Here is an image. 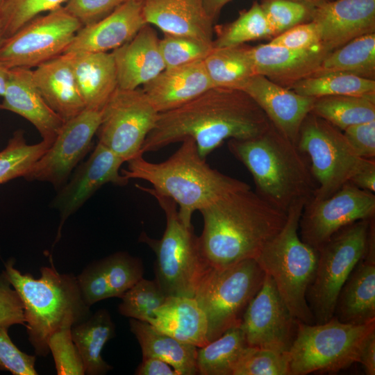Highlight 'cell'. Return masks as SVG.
Returning a JSON list of instances; mask_svg holds the SVG:
<instances>
[{
	"label": "cell",
	"mask_w": 375,
	"mask_h": 375,
	"mask_svg": "<svg viewBox=\"0 0 375 375\" xmlns=\"http://www.w3.org/2000/svg\"><path fill=\"white\" fill-rule=\"evenodd\" d=\"M256 74L288 88L314 75L331 52L322 44L305 49H292L261 44L249 48Z\"/></svg>",
	"instance_id": "cell-23"
},
{
	"label": "cell",
	"mask_w": 375,
	"mask_h": 375,
	"mask_svg": "<svg viewBox=\"0 0 375 375\" xmlns=\"http://www.w3.org/2000/svg\"><path fill=\"white\" fill-rule=\"evenodd\" d=\"M349 182L372 193L375 192V160L360 158Z\"/></svg>",
	"instance_id": "cell-51"
},
{
	"label": "cell",
	"mask_w": 375,
	"mask_h": 375,
	"mask_svg": "<svg viewBox=\"0 0 375 375\" xmlns=\"http://www.w3.org/2000/svg\"><path fill=\"white\" fill-rule=\"evenodd\" d=\"M310 20L317 26L320 43L332 51L375 33V0H331L313 9Z\"/></svg>",
	"instance_id": "cell-19"
},
{
	"label": "cell",
	"mask_w": 375,
	"mask_h": 375,
	"mask_svg": "<svg viewBox=\"0 0 375 375\" xmlns=\"http://www.w3.org/2000/svg\"><path fill=\"white\" fill-rule=\"evenodd\" d=\"M129 324L141 347L142 358L160 359L169 364L178 375L198 374L197 347L163 333L146 322L131 318Z\"/></svg>",
	"instance_id": "cell-31"
},
{
	"label": "cell",
	"mask_w": 375,
	"mask_h": 375,
	"mask_svg": "<svg viewBox=\"0 0 375 375\" xmlns=\"http://www.w3.org/2000/svg\"><path fill=\"white\" fill-rule=\"evenodd\" d=\"M126 1L67 0L63 7L83 26L102 19Z\"/></svg>",
	"instance_id": "cell-47"
},
{
	"label": "cell",
	"mask_w": 375,
	"mask_h": 375,
	"mask_svg": "<svg viewBox=\"0 0 375 375\" xmlns=\"http://www.w3.org/2000/svg\"><path fill=\"white\" fill-rule=\"evenodd\" d=\"M15 324L25 326L23 304L3 270L0 274V326Z\"/></svg>",
	"instance_id": "cell-48"
},
{
	"label": "cell",
	"mask_w": 375,
	"mask_h": 375,
	"mask_svg": "<svg viewBox=\"0 0 375 375\" xmlns=\"http://www.w3.org/2000/svg\"><path fill=\"white\" fill-rule=\"evenodd\" d=\"M308 201L294 202L287 212L285 224L255 259L274 281L283 301L299 322L315 324L306 299L317 264L318 251L303 242L299 223Z\"/></svg>",
	"instance_id": "cell-6"
},
{
	"label": "cell",
	"mask_w": 375,
	"mask_h": 375,
	"mask_svg": "<svg viewBox=\"0 0 375 375\" xmlns=\"http://www.w3.org/2000/svg\"><path fill=\"white\" fill-rule=\"evenodd\" d=\"M298 322L272 278L265 274L260 289L248 304L240 322L248 345L287 353L294 340Z\"/></svg>",
	"instance_id": "cell-16"
},
{
	"label": "cell",
	"mask_w": 375,
	"mask_h": 375,
	"mask_svg": "<svg viewBox=\"0 0 375 375\" xmlns=\"http://www.w3.org/2000/svg\"><path fill=\"white\" fill-rule=\"evenodd\" d=\"M124 162L122 158L98 142L88 158L76 167L51 203V206L58 210L60 218L53 245L59 241L67 218L101 186L106 183L119 186L128 184L129 180L120 171Z\"/></svg>",
	"instance_id": "cell-17"
},
{
	"label": "cell",
	"mask_w": 375,
	"mask_h": 375,
	"mask_svg": "<svg viewBox=\"0 0 375 375\" xmlns=\"http://www.w3.org/2000/svg\"><path fill=\"white\" fill-rule=\"evenodd\" d=\"M333 72L374 80L375 33L356 38L331 51L314 75Z\"/></svg>",
	"instance_id": "cell-35"
},
{
	"label": "cell",
	"mask_w": 375,
	"mask_h": 375,
	"mask_svg": "<svg viewBox=\"0 0 375 375\" xmlns=\"http://www.w3.org/2000/svg\"><path fill=\"white\" fill-rule=\"evenodd\" d=\"M240 90L258 105L279 133L297 144L315 98L299 94L259 74L251 76Z\"/></svg>",
	"instance_id": "cell-18"
},
{
	"label": "cell",
	"mask_w": 375,
	"mask_h": 375,
	"mask_svg": "<svg viewBox=\"0 0 375 375\" xmlns=\"http://www.w3.org/2000/svg\"><path fill=\"white\" fill-rule=\"evenodd\" d=\"M142 260L126 251H118L87 265L76 276L85 303L119 297L143 278Z\"/></svg>",
	"instance_id": "cell-20"
},
{
	"label": "cell",
	"mask_w": 375,
	"mask_h": 375,
	"mask_svg": "<svg viewBox=\"0 0 375 375\" xmlns=\"http://www.w3.org/2000/svg\"><path fill=\"white\" fill-rule=\"evenodd\" d=\"M146 24L142 1L126 0L99 21L82 26L65 53L110 52L130 40Z\"/></svg>",
	"instance_id": "cell-21"
},
{
	"label": "cell",
	"mask_w": 375,
	"mask_h": 375,
	"mask_svg": "<svg viewBox=\"0 0 375 375\" xmlns=\"http://www.w3.org/2000/svg\"><path fill=\"white\" fill-rule=\"evenodd\" d=\"M260 6L274 36L310 19L312 10L291 0H265Z\"/></svg>",
	"instance_id": "cell-45"
},
{
	"label": "cell",
	"mask_w": 375,
	"mask_h": 375,
	"mask_svg": "<svg viewBox=\"0 0 375 375\" xmlns=\"http://www.w3.org/2000/svg\"><path fill=\"white\" fill-rule=\"evenodd\" d=\"M230 1L231 0H203L206 12L213 20Z\"/></svg>",
	"instance_id": "cell-54"
},
{
	"label": "cell",
	"mask_w": 375,
	"mask_h": 375,
	"mask_svg": "<svg viewBox=\"0 0 375 375\" xmlns=\"http://www.w3.org/2000/svg\"><path fill=\"white\" fill-rule=\"evenodd\" d=\"M334 317L354 325L375 322V227L372 220L367 250L343 284Z\"/></svg>",
	"instance_id": "cell-22"
},
{
	"label": "cell",
	"mask_w": 375,
	"mask_h": 375,
	"mask_svg": "<svg viewBox=\"0 0 375 375\" xmlns=\"http://www.w3.org/2000/svg\"><path fill=\"white\" fill-rule=\"evenodd\" d=\"M343 133L359 158L374 159L375 120L351 126Z\"/></svg>",
	"instance_id": "cell-50"
},
{
	"label": "cell",
	"mask_w": 375,
	"mask_h": 375,
	"mask_svg": "<svg viewBox=\"0 0 375 375\" xmlns=\"http://www.w3.org/2000/svg\"><path fill=\"white\" fill-rule=\"evenodd\" d=\"M291 1L303 4L305 6L313 10L330 1L331 0H291Z\"/></svg>",
	"instance_id": "cell-56"
},
{
	"label": "cell",
	"mask_w": 375,
	"mask_h": 375,
	"mask_svg": "<svg viewBox=\"0 0 375 375\" xmlns=\"http://www.w3.org/2000/svg\"><path fill=\"white\" fill-rule=\"evenodd\" d=\"M71 328V326H62L49 338V349L58 375L85 374L83 360L73 341Z\"/></svg>",
	"instance_id": "cell-44"
},
{
	"label": "cell",
	"mask_w": 375,
	"mask_h": 375,
	"mask_svg": "<svg viewBox=\"0 0 375 375\" xmlns=\"http://www.w3.org/2000/svg\"><path fill=\"white\" fill-rule=\"evenodd\" d=\"M214 88L203 60L165 69L142 88L158 112L176 108Z\"/></svg>",
	"instance_id": "cell-27"
},
{
	"label": "cell",
	"mask_w": 375,
	"mask_h": 375,
	"mask_svg": "<svg viewBox=\"0 0 375 375\" xmlns=\"http://www.w3.org/2000/svg\"><path fill=\"white\" fill-rule=\"evenodd\" d=\"M159 41L156 32L146 24L130 40L111 51L118 88L136 89L165 69Z\"/></svg>",
	"instance_id": "cell-25"
},
{
	"label": "cell",
	"mask_w": 375,
	"mask_h": 375,
	"mask_svg": "<svg viewBox=\"0 0 375 375\" xmlns=\"http://www.w3.org/2000/svg\"><path fill=\"white\" fill-rule=\"evenodd\" d=\"M67 0H5L0 7L6 38L44 12H49Z\"/></svg>",
	"instance_id": "cell-43"
},
{
	"label": "cell",
	"mask_w": 375,
	"mask_h": 375,
	"mask_svg": "<svg viewBox=\"0 0 375 375\" xmlns=\"http://www.w3.org/2000/svg\"><path fill=\"white\" fill-rule=\"evenodd\" d=\"M375 329V322L364 325L343 323L335 317L322 324L298 322L294 340L287 352L290 375L337 372L358 362L361 346Z\"/></svg>",
	"instance_id": "cell-9"
},
{
	"label": "cell",
	"mask_w": 375,
	"mask_h": 375,
	"mask_svg": "<svg viewBox=\"0 0 375 375\" xmlns=\"http://www.w3.org/2000/svg\"><path fill=\"white\" fill-rule=\"evenodd\" d=\"M269 36H274L273 31L260 4L255 1L235 21L220 28L216 40H213V47H235Z\"/></svg>",
	"instance_id": "cell-39"
},
{
	"label": "cell",
	"mask_w": 375,
	"mask_h": 375,
	"mask_svg": "<svg viewBox=\"0 0 375 375\" xmlns=\"http://www.w3.org/2000/svg\"><path fill=\"white\" fill-rule=\"evenodd\" d=\"M148 323L163 333L197 347L209 342L206 317L194 297H167Z\"/></svg>",
	"instance_id": "cell-30"
},
{
	"label": "cell",
	"mask_w": 375,
	"mask_h": 375,
	"mask_svg": "<svg viewBox=\"0 0 375 375\" xmlns=\"http://www.w3.org/2000/svg\"><path fill=\"white\" fill-rule=\"evenodd\" d=\"M137 375H178L175 369L167 362L151 357L142 358L137 367Z\"/></svg>",
	"instance_id": "cell-52"
},
{
	"label": "cell",
	"mask_w": 375,
	"mask_h": 375,
	"mask_svg": "<svg viewBox=\"0 0 375 375\" xmlns=\"http://www.w3.org/2000/svg\"><path fill=\"white\" fill-rule=\"evenodd\" d=\"M10 258L5 263V272L18 293L24 308L28 339L36 356L50 353L49 338L62 326H72L91 314L81 294L76 276L60 273L50 256V266L40 268V276L22 274Z\"/></svg>",
	"instance_id": "cell-5"
},
{
	"label": "cell",
	"mask_w": 375,
	"mask_h": 375,
	"mask_svg": "<svg viewBox=\"0 0 375 375\" xmlns=\"http://www.w3.org/2000/svg\"><path fill=\"white\" fill-rule=\"evenodd\" d=\"M265 273L255 259L224 267L210 265L194 298L208 322V342L241 322L248 304L260 289Z\"/></svg>",
	"instance_id": "cell-8"
},
{
	"label": "cell",
	"mask_w": 375,
	"mask_h": 375,
	"mask_svg": "<svg viewBox=\"0 0 375 375\" xmlns=\"http://www.w3.org/2000/svg\"><path fill=\"white\" fill-rule=\"evenodd\" d=\"M4 1H5V0H0V7H1V5L3 4V3Z\"/></svg>",
	"instance_id": "cell-58"
},
{
	"label": "cell",
	"mask_w": 375,
	"mask_h": 375,
	"mask_svg": "<svg viewBox=\"0 0 375 375\" xmlns=\"http://www.w3.org/2000/svg\"><path fill=\"white\" fill-rule=\"evenodd\" d=\"M82 26L63 6L38 15L5 38L0 62L9 69L35 68L64 53Z\"/></svg>",
	"instance_id": "cell-12"
},
{
	"label": "cell",
	"mask_w": 375,
	"mask_h": 375,
	"mask_svg": "<svg viewBox=\"0 0 375 375\" xmlns=\"http://www.w3.org/2000/svg\"><path fill=\"white\" fill-rule=\"evenodd\" d=\"M250 47L214 48L203 60L213 87L240 90L256 74Z\"/></svg>",
	"instance_id": "cell-33"
},
{
	"label": "cell",
	"mask_w": 375,
	"mask_h": 375,
	"mask_svg": "<svg viewBox=\"0 0 375 375\" xmlns=\"http://www.w3.org/2000/svg\"><path fill=\"white\" fill-rule=\"evenodd\" d=\"M233 375H290L288 354L248 346Z\"/></svg>",
	"instance_id": "cell-42"
},
{
	"label": "cell",
	"mask_w": 375,
	"mask_h": 375,
	"mask_svg": "<svg viewBox=\"0 0 375 375\" xmlns=\"http://www.w3.org/2000/svg\"><path fill=\"white\" fill-rule=\"evenodd\" d=\"M311 113L343 131L375 120V99L352 95L322 97L315 98Z\"/></svg>",
	"instance_id": "cell-36"
},
{
	"label": "cell",
	"mask_w": 375,
	"mask_h": 375,
	"mask_svg": "<svg viewBox=\"0 0 375 375\" xmlns=\"http://www.w3.org/2000/svg\"><path fill=\"white\" fill-rule=\"evenodd\" d=\"M136 1H143L144 0H136Z\"/></svg>",
	"instance_id": "cell-59"
},
{
	"label": "cell",
	"mask_w": 375,
	"mask_h": 375,
	"mask_svg": "<svg viewBox=\"0 0 375 375\" xmlns=\"http://www.w3.org/2000/svg\"><path fill=\"white\" fill-rule=\"evenodd\" d=\"M32 76L47 103L65 122L85 108L67 53L38 66Z\"/></svg>",
	"instance_id": "cell-28"
},
{
	"label": "cell",
	"mask_w": 375,
	"mask_h": 375,
	"mask_svg": "<svg viewBox=\"0 0 375 375\" xmlns=\"http://www.w3.org/2000/svg\"><path fill=\"white\" fill-rule=\"evenodd\" d=\"M158 201L166 217V228L160 240L142 233L140 240L156 254L155 281L167 297H194L203 275L210 266L200 251L193 227L179 217L177 204L170 198L144 191Z\"/></svg>",
	"instance_id": "cell-7"
},
{
	"label": "cell",
	"mask_w": 375,
	"mask_h": 375,
	"mask_svg": "<svg viewBox=\"0 0 375 375\" xmlns=\"http://www.w3.org/2000/svg\"><path fill=\"white\" fill-rule=\"evenodd\" d=\"M180 147L167 160L156 163L139 155L128 161L121 174L128 180L141 179L152 188L137 185L142 191H151L172 199L178 206L183 223L192 226L193 213L200 211L231 192L249 188L244 181L212 168L201 157L194 141L183 140Z\"/></svg>",
	"instance_id": "cell-3"
},
{
	"label": "cell",
	"mask_w": 375,
	"mask_h": 375,
	"mask_svg": "<svg viewBox=\"0 0 375 375\" xmlns=\"http://www.w3.org/2000/svg\"><path fill=\"white\" fill-rule=\"evenodd\" d=\"M65 53L69 55L85 108L101 110L118 88L117 69L111 51Z\"/></svg>",
	"instance_id": "cell-29"
},
{
	"label": "cell",
	"mask_w": 375,
	"mask_h": 375,
	"mask_svg": "<svg viewBox=\"0 0 375 375\" xmlns=\"http://www.w3.org/2000/svg\"><path fill=\"white\" fill-rule=\"evenodd\" d=\"M159 45L165 69L203 60L213 49V43L190 36L169 34H165Z\"/></svg>",
	"instance_id": "cell-41"
},
{
	"label": "cell",
	"mask_w": 375,
	"mask_h": 375,
	"mask_svg": "<svg viewBox=\"0 0 375 375\" xmlns=\"http://www.w3.org/2000/svg\"><path fill=\"white\" fill-rule=\"evenodd\" d=\"M51 145L44 140L28 144L24 132L21 129L15 131L6 147L0 151V184L24 178Z\"/></svg>",
	"instance_id": "cell-38"
},
{
	"label": "cell",
	"mask_w": 375,
	"mask_h": 375,
	"mask_svg": "<svg viewBox=\"0 0 375 375\" xmlns=\"http://www.w3.org/2000/svg\"><path fill=\"white\" fill-rule=\"evenodd\" d=\"M375 194L347 182L328 198L308 201L299 223L301 240L318 251L340 228L374 217Z\"/></svg>",
	"instance_id": "cell-14"
},
{
	"label": "cell",
	"mask_w": 375,
	"mask_h": 375,
	"mask_svg": "<svg viewBox=\"0 0 375 375\" xmlns=\"http://www.w3.org/2000/svg\"><path fill=\"white\" fill-rule=\"evenodd\" d=\"M358 362L367 375L375 374V329L365 338L360 349Z\"/></svg>",
	"instance_id": "cell-53"
},
{
	"label": "cell",
	"mask_w": 375,
	"mask_h": 375,
	"mask_svg": "<svg viewBox=\"0 0 375 375\" xmlns=\"http://www.w3.org/2000/svg\"><path fill=\"white\" fill-rule=\"evenodd\" d=\"M297 146L310 160L317 185L312 200L329 197L348 182L360 158L342 131L311 112L301 126Z\"/></svg>",
	"instance_id": "cell-11"
},
{
	"label": "cell",
	"mask_w": 375,
	"mask_h": 375,
	"mask_svg": "<svg viewBox=\"0 0 375 375\" xmlns=\"http://www.w3.org/2000/svg\"><path fill=\"white\" fill-rule=\"evenodd\" d=\"M6 38L4 26L0 17V47Z\"/></svg>",
	"instance_id": "cell-57"
},
{
	"label": "cell",
	"mask_w": 375,
	"mask_h": 375,
	"mask_svg": "<svg viewBox=\"0 0 375 375\" xmlns=\"http://www.w3.org/2000/svg\"><path fill=\"white\" fill-rule=\"evenodd\" d=\"M374 219L358 220L340 228L317 251L315 274L306 293L315 324L333 317L341 288L365 253Z\"/></svg>",
	"instance_id": "cell-10"
},
{
	"label": "cell",
	"mask_w": 375,
	"mask_h": 375,
	"mask_svg": "<svg viewBox=\"0 0 375 375\" xmlns=\"http://www.w3.org/2000/svg\"><path fill=\"white\" fill-rule=\"evenodd\" d=\"M167 297L155 280L142 278L121 296L118 310L125 317L149 322Z\"/></svg>",
	"instance_id": "cell-40"
},
{
	"label": "cell",
	"mask_w": 375,
	"mask_h": 375,
	"mask_svg": "<svg viewBox=\"0 0 375 375\" xmlns=\"http://www.w3.org/2000/svg\"><path fill=\"white\" fill-rule=\"evenodd\" d=\"M101 110L85 108L65 122L51 147L24 178L28 181L49 183L57 190L62 188L92 148Z\"/></svg>",
	"instance_id": "cell-15"
},
{
	"label": "cell",
	"mask_w": 375,
	"mask_h": 375,
	"mask_svg": "<svg viewBox=\"0 0 375 375\" xmlns=\"http://www.w3.org/2000/svg\"><path fill=\"white\" fill-rule=\"evenodd\" d=\"M270 124L262 110L244 91L214 87L183 106L159 112L142 153L191 138L206 159L226 140L256 137Z\"/></svg>",
	"instance_id": "cell-1"
},
{
	"label": "cell",
	"mask_w": 375,
	"mask_h": 375,
	"mask_svg": "<svg viewBox=\"0 0 375 375\" xmlns=\"http://www.w3.org/2000/svg\"><path fill=\"white\" fill-rule=\"evenodd\" d=\"M288 89L313 98L352 95L375 99L374 80L341 72L313 75L296 82Z\"/></svg>",
	"instance_id": "cell-37"
},
{
	"label": "cell",
	"mask_w": 375,
	"mask_h": 375,
	"mask_svg": "<svg viewBox=\"0 0 375 375\" xmlns=\"http://www.w3.org/2000/svg\"><path fill=\"white\" fill-rule=\"evenodd\" d=\"M231 153L251 173L256 192L287 213L299 200L309 201L317 188L306 155L272 125L249 139L230 140Z\"/></svg>",
	"instance_id": "cell-4"
},
{
	"label": "cell",
	"mask_w": 375,
	"mask_h": 375,
	"mask_svg": "<svg viewBox=\"0 0 375 375\" xmlns=\"http://www.w3.org/2000/svg\"><path fill=\"white\" fill-rule=\"evenodd\" d=\"M200 212L203 227L199 246L203 258L213 267L256 259L287 219L286 212L251 188L226 194Z\"/></svg>",
	"instance_id": "cell-2"
},
{
	"label": "cell",
	"mask_w": 375,
	"mask_h": 375,
	"mask_svg": "<svg viewBox=\"0 0 375 375\" xmlns=\"http://www.w3.org/2000/svg\"><path fill=\"white\" fill-rule=\"evenodd\" d=\"M72 336L83 360L85 374L102 375L112 369L101 356L106 342L115 335L109 312L99 309L72 326Z\"/></svg>",
	"instance_id": "cell-32"
},
{
	"label": "cell",
	"mask_w": 375,
	"mask_h": 375,
	"mask_svg": "<svg viewBox=\"0 0 375 375\" xmlns=\"http://www.w3.org/2000/svg\"><path fill=\"white\" fill-rule=\"evenodd\" d=\"M0 110L15 112L31 122L42 140L52 144L65 121L47 103L32 76V70L10 69Z\"/></svg>",
	"instance_id": "cell-24"
},
{
	"label": "cell",
	"mask_w": 375,
	"mask_h": 375,
	"mask_svg": "<svg viewBox=\"0 0 375 375\" xmlns=\"http://www.w3.org/2000/svg\"><path fill=\"white\" fill-rule=\"evenodd\" d=\"M8 327L0 326V371L13 375H37L36 357L19 349L12 342Z\"/></svg>",
	"instance_id": "cell-46"
},
{
	"label": "cell",
	"mask_w": 375,
	"mask_h": 375,
	"mask_svg": "<svg viewBox=\"0 0 375 375\" xmlns=\"http://www.w3.org/2000/svg\"><path fill=\"white\" fill-rule=\"evenodd\" d=\"M142 13L147 24L165 34L184 35L213 43V19L203 0H144Z\"/></svg>",
	"instance_id": "cell-26"
},
{
	"label": "cell",
	"mask_w": 375,
	"mask_h": 375,
	"mask_svg": "<svg viewBox=\"0 0 375 375\" xmlns=\"http://www.w3.org/2000/svg\"><path fill=\"white\" fill-rule=\"evenodd\" d=\"M269 43L292 49H305L321 44L317 26L312 21L290 28L276 35Z\"/></svg>",
	"instance_id": "cell-49"
},
{
	"label": "cell",
	"mask_w": 375,
	"mask_h": 375,
	"mask_svg": "<svg viewBox=\"0 0 375 375\" xmlns=\"http://www.w3.org/2000/svg\"><path fill=\"white\" fill-rule=\"evenodd\" d=\"M158 114L142 88H117L101 110L96 133L98 142L125 162L143 155V143L154 127Z\"/></svg>",
	"instance_id": "cell-13"
},
{
	"label": "cell",
	"mask_w": 375,
	"mask_h": 375,
	"mask_svg": "<svg viewBox=\"0 0 375 375\" xmlns=\"http://www.w3.org/2000/svg\"><path fill=\"white\" fill-rule=\"evenodd\" d=\"M10 69L6 68L0 62V96L4 94L6 87L8 81Z\"/></svg>",
	"instance_id": "cell-55"
},
{
	"label": "cell",
	"mask_w": 375,
	"mask_h": 375,
	"mask_svg": "<svg viewBox=\"0 0 375 375\" xmlns=\"http://www.w3.org/2000/svg\"><path fill=\"white\" fill-rule=\"evenodd\" d=\"M240 324L226 330L219 338L198 347L197 368L201 375H233L248 347Z\"/></svg>",
	"instance_id": "cell-34"
}]
</instances>
